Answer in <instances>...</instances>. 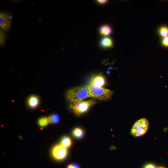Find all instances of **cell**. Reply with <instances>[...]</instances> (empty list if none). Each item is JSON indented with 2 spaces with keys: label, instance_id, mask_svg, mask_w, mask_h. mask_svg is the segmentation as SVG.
<instances>
[{
  "label": "cell",
  "instance_id": "obj_8",
  "mask_svg": "<svg viewBox=\"0 0 168 168\" xmlns=\"http://www.w3.org/2000/svg\"><path fill=\"white\" fill-rule=\"evenodd\" d=\"M40 99L39 97L35 95H31L27 98L26 103L29 107L31 109H35L39 105Z\"/></svg>",
  "mask_w": 168,
  "mask_h": 168
},
{
  "label": "cell",
  "instance_id": "obj_17",
  "mask_svg": "<svg viewBox=\"0 0 168 168\" xmlns=\"http://www.w3.org/2000/svg\"><path fill=\"white\" fill-rule=\"evenodd\" d=\"M66 168H81V167L78 164L73 162L68 164Z\"/></svg>",
  "mask_w": 168,
  "mask_h": 168
},
{
  "label": "cell",
  "instance_id": "obj_16",
  "mask_svg": "<svg viewBox=\"0 0 168 168\" xmlns=\"http://www.w3.org/2000/svg\"><path fill=\"white\" fill-rule=\"evenodd\" d=\"M6 39V36L5 34L4 31L0 29V44L1 46H3L5 44V43Z\"/></svg>",
  "mask_w": 168,
  "mask_h": 168
},
{
  "label": "cell",
  "instance_id": "obj_9",
  "mask_svg": "<svg viewBox=\"0 0 168 168\" xmlns=\"http://www.w3.org/2000/svg\"><path fill=\"white\" fill-rule=\"evenodd\" d=\"M72 135L77 139H81L83 138L84 135V131L81 127H76L72 131Z\"/></svg>",
  "mask_w": 168,
  "mask_h": 168
},
{
  "label": "cell",
  "instance_id": "obj_21",
  "mask_svg": "<svg viewBox=\"0 0 168 168\" xmlns=\"http://www.w3.org/2000/svg\"><path fill=\"white\" fill-rule=\"evenodd\" d=\"M158 168H165L164 167H162V166H161V167H160Z\"/></svg>",
  "mask_w": 168,
  "mask_h": 168
},
{
  "label": "cell",
  "instance_id": "obj_6",
  "mask_svg": "<svg viewBox=\"0 0 168 168\" xmlns=\"http://www.w3.org/2000/svg\"><path fill=\"white\" fill-rule=\"evenodd\" d=\"M12 16L11 13L6 11H1L0 13V27L1 29L7 32L12 26Z\"/></svg>",
  "mask_w": 168,
  "mask_h": 168
},
{
  "label": "cell",
  "instance_id": "obj_2",
  "mask_svg": "<svg viewBox=\"0 0 168 168\" xmlns=\"http://www.w3.org/2000/svg\"><path fill=\"white\" fill-rule=\"evenodd\" d=\"M96 104L93 99L81 100L68 103V107L69 110L74 114L79 116L86 112L90 108Z\"/></svg>",
  "mask_w": 168,
  "mask_h": 168
},
{
  "label": "cell",
  "instance_id": "obj_4",
  "mask_svg": "<svg viewBox=\"0 0 168 168\" xmlns=\"http://www.w3.org/2000/svg\"><path fill=\"white\" fill-rule=\"evenodd\" d=\"M149 123L145 118L141 119L136 121L133 126L131 133L135 137H139L145 134L148 130Z\"/></svg>",
  "mask_w": 168,
  "mask_h": 168
},
{
  "label": "cell",
  "instance_id": "obj_10",
  "mask_svg": "<svg viewBox=\"0 0 168 168\" xmlns=\"http://www.w3.org/2000/svg\"><path fill=\"white\" fill-rule=\"evenodd\" d=\"M72 142L71 138L67 136H64L62 137L60 140V144L64 147L68 148L71 146Z\"/></svg>",
  "mask_w": 168,
  "mask_h": 168
},
{
  "label": "cell",
  "instance_id": "obj_19",
  "mask_svg": "<svg viewBox=\"0 0 168 168\" xmlns=\"http://www.w3.org/2000/svg\"><path fill=\"white\" fill-rule=\"evenodd\" d=\"M144 168H156L155 166L152 164H148L146 165Z\"/></svg>",
  "mask_w": 168,
  "mask_h": 168
},
{
  "label": "cell",
  "instance_id": "obj_12",
  "mask_svg": "<svg viewBox=\"0 0 168 168\" xmlns=\"http://www.w3.org/2000/svg\"><path fill=\"white\" fill-rule=\"evenodd\" d=\"M100 33L105 36L110 35L112 32L111 28L107 25H104L101 26L100 29Z\"/></svg>",
  "mask_w": 168,
  "mask_h": 168
},
{
  "label": "cell",
  "instance_id": "obj_15",
  "mask_svg": "<svg viewBox=\"0 0 168 168\" xmlns=\"http://www.w3.org/2000/svg\"><path fill=\"white\" fill-rule=\"evenodd\" d=\"M160 35L164 37L168 36V28L166 26L161 27L159 30Z\"/></svg>",
  "mask_w": 168,
  "mask_h": 168
},
{
  "label": "cell",
  "instance_id": "obj_14",
  "mask_svg": "<svg viewBox=\"0 0 168 168\" xmlns=\"http://www.w3.org/2000/svg\"><path fill=\"white\" fill-rule=\"evenodd\" d=\"M48 118L50 123L53 124H58L60 120L59 116L57 113L53 114L48 117Z\"/></svg>",
  "mask_w": 168,
  "mask_h": 168
},
{
  "label": "cell",
  "instance_id": "obj_13",
  "mask_svg": "<svg viewBox=\"0 0 168 168\" xmlns=\"http://www.w3.org/2000/svg\"><path fill=\"white\" fill-rule=\"evenodd\" d=\"M50 123L48 117H41L39 119L38 121V125L41 127H46Z\"/></svg>",
  "mask_w": 168,
  "mask_h": 168
},
{
  "label": "cell",
  "instance_id": "obj_20",
  "mask_svg": "<svg viewBox=\"0 0 168 168\" xmlns=\"http://www.w3.org/2000/svg\"><path fill=\"white\" fill-rule=\"evenodd\" d=\"M107 0H97V2L101 4H105L107 2Z\"/></svg>",
  "mask_w": 168,
  "mask_h": 168
},
{
  "label": "cell",
  "instance_id": "obj_18",
  "mask_svg": "<svg viewBox=\"0 0 168 168\" xmlns=\"http://www.w3.org/2000/svg\"><path fill=\"white\" fill-rule=\"evenodd\" d=\"M162 43L164 46L168 47V36L165 37L163 38Z\"/></svg>",
  "mask_w": 168,
  "mask_h": 168
},
{
  "label": "cell",
  "instance_id": "obj_1",
  "mask_svg": "<svg viewBox=\"0 0 168 168\" xmlns=\"http://www.w3.org/2000/svg\"><path fill=\"white\" fill-rule=\"evenodd\" d=\"M65 96L68 103L83 100L90 97L86 86L73 87L68 89Z\"/></svg>",
  "mask_w": 168,
  "mask_h": 168
},
{
  "label": "cell",
  "instance_id": "obj_7",
  "mask_svg": "<svg viewBox=\"0 0 168 168\" xmlns=\"http://www.w3.org/2000/svg\"><path fill=\"white\" fill-rule=\"evenodd\" d=\"M106 84L105 77L102 74H99L93 77L90 82L89 85L103 87Z\"/></svg>",
  "mask_w": 168,
  "mask_h": 168
},
{
  "label": "cell",
  "instance_id": "obj_5",
  "mask_svg": "<svg viewBox=\"0 0 168 168\" xmlns=\"http://www.w3.org/2000/svg\"><path fill=\"white\" fill-rule=\"evenodd\" d=\"M52 157L55 160L63 161L65 159L68 155V150L67 148L64 147L60 144L55 145L51 151Z\"/></svg>",
  "mask_w": 168,
  "mask_h": 168
},
{
  "label": "cell",
  "instance_id": "obj_3",
  "mask_svg": "<svg viewBox=\"0 0 168 168\" xmlns=\"http://www.w3.org/2000/svg\"><path fill=\"white\" fill-rule=\"evenodd\" d=\"M90 97L99 100H106L110 98L113 92L103 87L88 85L86 86Z\"/></svg>",
  "mask_w": 168,
  "mask_h": 168
},
{
  "label": "cell",
  "instance_id": "obj_11",
  "mask_svg": "<svg viewBox=\"0 0 168 168\" xmlns=\"http://www.w3.org/2000/svg\"><path fill=\"white\" fill-rule=\"evenodd\" d=\"M101 45L105 48L113 47V41L109 37L103 38L101 41Z\"/></svg>",
  "mask_w": 168,
  "mask_h": 168
}]
</instances>
